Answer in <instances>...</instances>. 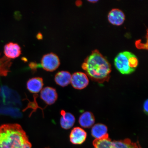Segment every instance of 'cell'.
<instances>
[{
	"label": "cell",
	"mask_w": 148,
	"mask_h": 148,
	"mask_svg": "<svg viewBox=\"0 0 148 148\" xmlns=\"http://www.w3.org/2000/svg\"><path fill=\"white\" fill-rule=\"evenodd\" d=\"M82 69L90 78L95 82H108L112 71L111 64L97 49L92 51L82 64Z\"/></svg>",
	"instance_id": "1"
},
{
	"label": "cell",
	"mask_w": 148,
	"mask_h": 148,
	"mask_svg": "<svg viewBox=\"0 0 148 148\" xmlns=\"http://www.w3.org/2000/svg\"><path fill=\"white\" fill-rule=\"evenodd\" d=\"M28 137L18 124L0 126V148H32Z\"/></svg>",
	"instance_id": "2"
},
{
	"label": "cell",
	"mask_w": 148,
	"mask_h": 148,
	"mask_svg": "<svg viewBox=\"0 0 148 148\" xmlns=\"http://www.w3.org/2000/svg\"><path fill=\"white\" fill-rule=\"evenodd\" d=\"M138 64L137 57L128 51L118 53L114 60V66L116 69L123 75H129L133 73L137 67Z\"/></svg>",
	"instance_id": "3"
},
{
	"label": "cell",
	"mask_w": 148,
	"mask_h": 148,
	"mask_svg": "<svg viewBox=\"0 0 148 148\" xmlns=\"http://www.w3.org/2000/svg\"><path fill=\"white\" fill-rule=\"evenodd\" d=\"M60 64V60L57 55L51 53L43 56L41 60V66L44 70L52 72L58 68Z\"/></svg>",
	"instance_id": "4"
},
{
	"label": "cell",
	"mask_w": 148,
	"mask_h": 148,
	"mask_svg": "<svg viewBox=\"0 0 148 148\" xmlns=\"http://www.w3.org/2000/svg\"><path fill=\"white\" fill-rule=\"evenodd\" d=\"M89 79L86 74L76 72L71 75V83L73 87L77 90H82L88 84Z\"/></svg>",
	"instance_id": "5"
},
{
	"label": "cell",
	"mask_w": 148,
	"mask_h": 148,
	"mask_svg": "<svg viewBox=\"0 0 148 148\" xmlns=\"http://www.w3.org/2000/svg\"><path fill=\"white\" fill-rule=\"evenodd\" d=\"M58 97L56 90L50 87H46L40 92V98L48 105L53 104L57 100Z\"/></svg>",
	"instance_id": "6"
},
{
	"label": "cell",
	"mask_w": 148,
	"mask_h": 148,
	"mask_svg": "<svg viewBox=\"0 0 148 148\" xmlns=\"http://www.w3.org/2000/svg\"><path fill=\"white\" fill-rule=\"evenodd\" d=\"M87 133L80 127H75L72 130L70 135V141L75 145H80L86 139Z\"/></svg>",
	"instance_id": "7"
},
{
	"label": "cell",
	"mask_w": 148,
	"mask_h": 148,
	"mask_svg": "<svg viewBox=\"0 0 148 148\" xmlns=\"http://www.w3.org/2000/svg\"><path fill=\"white\" fill-rule=\"evenodd\" d=\"M109 22L112 25L119 26L123 24L125 20V15L121 10L117 8L112 9L108 15Z\"/></svg>",
	"instance_id": "8"
},
{
	"label": "cell",
	"mask_w": 148,
	"mask_h": 148,
	"mask_svg": "<svg viewBox=\"0 0 148 148\" xmlns=\"http://www.w3.org/2000/svg\"><path fill=\"white\" fill-rule=\"evenodd\" d=\"M4 53L7 58L11 59L17 58L21 54V48L17 43L10 42L4 46Z\"/></svg>",
	"instance_id": "9"
},
{
	"label": "cell",
	"mask_w": 148,
	"mask_h": 148,
	"mask_svg": "<svg viewBox=\"0 0 148 148\" xmlns=\"http://www.w3.org/2000/svg\"><path fill=\"white\" fill-rule=\"evenodd\" d=\"M43 86V79L40 77L31 78L27 81V90L32 93H38L41 91Z\"/></svg>",
	"instance_id": "10"
},
{
	"label": "cell",
	"mask_w": 148,
	"mask_h": 148,
	"mask_svg": "<svg viewBox=\"0 0 148 148\" xmlns=\"http://www.w3.org/2000/svg\"><path fill=\"white\" fill-rule=\"evenodd\" d=\"M61 116L60 124L61 127L64 129H69L75 124V116L70 112H66L64 110L60 112Z\"/></svg>",
	"instance_id": "11"
},
{
	"label": "cell",
	"mask_w": 148,
	"mask_h": 148,
	"mask_svg": "<svg viewBox=\"0 0 148 148\" xmlns=\"http://www.w3.org/2000/svg\"><path fill=\"white\" fill-rule=\"evenodd\" d=\"M71 75L67 71H60L57 73L55 77V81L57 85L65 87L71 83Z\"/></svg>",
	"instance_id": "12"
},
{
	"label": "cell",
	"mask_w": 148,
	"mask_h": 148,
	"mask_svg": "<svg viewBox=\"0 0 148 148\" xmlns=\"http://www.w3.org/2000/svg\"><path fill=\"white\" fill-rule=\"evenodd\" d=\"M95 118L93 114L89 112H84L79 116V125L84 128H90L95 123Z\"/></svg>",
	"instance_id": "13"
},
{
	"label": "cell",
	"mask_w": 148,
	"mask_h": 148,
	"mask_svg": "<svg viewBox=\"0 0 148 148\" xmlns=\"http://www.w3.org/2000/svg\"><path fill=\"white\" fill-rule=\"evenodd\" d=\"M108 128L106 125L101 123H97L92 127L91 134L96 139H100L108 135Z\"/></svg>",
	"instance_id": "14"
},
{
	"label": "cell",
	"mask_w": 148,
	"mask_h": 148,
	"mask_svg": "<svg viewBox=\"0 0 148 148\" xmlns=\"http://www.w3.org/2000/svg\"><path fill=\"white\" fill-rule=\"evenodd\" d=\"M113 148H142L138 143H134L129 139L112 141Z\"/></svg>",
	"instance_id": "15"
},
{
	"label": "cell",
	"mask_w": 148,
	"mask_h": 148,
	"mask_svg": "<svg viewBox=\"0 0 148 148\" xmlns=\"http://www.w3.org/2000/svg\"><path fill=\"white\" fill-rule=\"evenodd\" d=\"M93 145L94 148H113L112 141L109 138L108 135L100 139H95Z\"/></svg>",
	"instance_id": "16"
},
{
	"label": "cell",
	"mask_w": 148,
	"mask_h": 148,
	"mask_svg": "<svg viewBox=\"0 0 148 148\" xmlns=\"http://www.w3.org/2000/svg\"><path fill=\"white\" fill-rule=\"evenodd\" d=\"M12 64L10 59L5 57L0 59V76L7 75Z\"/></svg>",
	"instance_id": "17"
},
{
	"label": "cell",
	"mask_w": 148,
	"mask_h": 148,
	"mask_svg": "<svg viewBox=\"0 0 148 148\" xmlns=\"http://www.w3.org/2000/svg\"><path fill=\"white\" fill-rule=\"evenodd\" d=\"M29 66L33 71H36L38 66V65L36 62H32L29 64Z\"/></svg>",
	"instance_id": "18"
},
{
	"label": "cell",
	"mask_w": 148,
	"mask_h": 148,
	"mask_svg": "<svg viewBox=\"0 0 148 148\" xmlns=\"http://www.w3.org/2000/svg\"><path fill=\"white\" fill-rule=\"evenodd\" d=\"M148 99H147L144 103L143 105V110L144 112L145 113L147 114H148Z\"/></svg>",
	"instance_id": "19"
},
{
	"label": "cell",
	"mask_w": 148,
	"mask_h": 148,
	"mask_svg": "<svg viewBox=\"0 0 148 148\" xmlns=\"http://www.w3.org/2000/svg\"><path fill=\"white\" fill-rule=\"evenodd\" d=\"M36 37L38 40H41L42 38V36L41 33H39L37 35Z\"/></svg>",
	"instance_id": "20"
},
{
	"label": "cell",
	"mask_w": 148,
	"mask_h": 148,
	"mask_svg": "<svg viewBox=\"0 0 148 148\" xmlns=\"http://www.w3.org/2000/svg\"><path fill=\"white\" fill-rule=\"evenodd\" d=\"M88 1L90 2L91 3H97V2L98 1H97V0H96V1L94 0V1Z\"/></svg>",
	"instance_id": "21"
}]
</instances>
